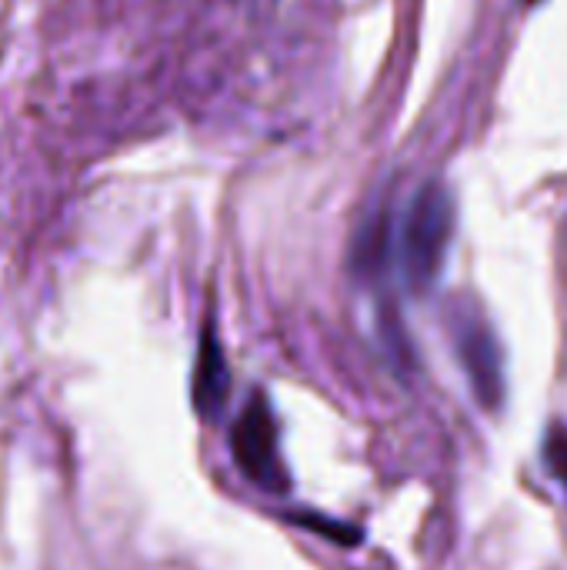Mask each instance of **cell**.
<instances>
[{
  "instance_id": "6da1fadb",
  "label": "cell",
  "mask_w": 567,
  "mask_h": 570,
  "mask_svg": "<svg viewBox=\"0 0 567 570\" xmlns=\"http://www.w3.org/2000/svg\"><path fill=\"white\" fill-rule=\"evenodd\" d=\"M454 237V200L441 184H428L408 207L401 230V267L411 291L424 294L438 284Z\"/></svg>"
},
{
  "instance_id": "7a4b0ae2",
  "label": "cell",
  "mask_w": 567,
  "mask_h": 570,
  "mask_svg": "<svg viewBox=\"0 0 567 570\" xmlns=\"http://www.w3.org/2000/svg\"><path fill=\"white\" fill-rule=\"evenodd\" d=\"M231 454L247 481H254L264 491H284L287 471L281 464V444H277V424L274 411L264 394H251L247 407L237 414L231 428Z\"/></svg>"
},
{
  "instance_id": "3957f363",
  "label": "cell",
  "mask_w": 567,
  "mask_h": 570,
  "mask_svg": "<svg viewBox=\"0 0 567 570\" xmlns=\"http://www.w3.org/2000/svg\"><path fill=\"white\" fill-rule=\"evenodd\" d=\"M458 361L471 381V391L485 411H498L505 404V357L495 331L471 317L458 327Z\"/></svg>"
},
{
  "instance_id": "277c9868",
  "label": "cell",
  "mask_w": 567,
  "mask_h": 570,
  "mask_svg": "<svg viewBox=\"0 0 567 570\" xmlns=\"http://www.w3.org/2000/svg\"><path fill=\"white\" fill-rule=\"evenodd\" d=\"M231 394V371L224 361V347L214 334V327L204 331L197 347V367H194V407L201 417H214L224 411Z\"/></svg>"
},
{
  "instance_id": "5b68a950",
  "label": "cell",
  "mask_w": 567,
  "mask_h": 570,
  "mask_svg": "<svg viewBox=\"0 0 567 570\" xmlns=\"http://www.w3.org/2000/svg\"><path fill=\"white\" fill-rule=\"evenodd\" d=\"M545 458H548V471L565 484L567 491V428H551L548 444H545Z\"/></svg>"
}]
</instances>
